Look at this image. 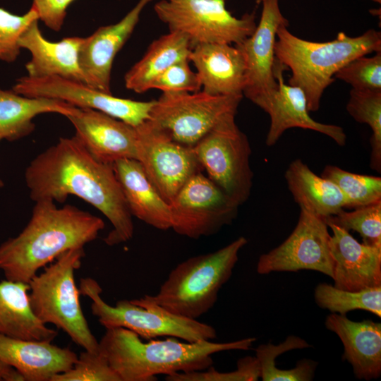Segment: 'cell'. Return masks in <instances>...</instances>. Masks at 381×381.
I'll return each instance as SVG.
<instances>
[{"instance_id":"6da1fadb","label":"cell","mask_w":381,"mask_h":381,"mask_svg":"<svg viewBox=\"0 0 381 381\" xmlns=\"http://www.w3.org/2000/svg\"><path fill=\"white\" fill-rule=\"evenodd\" d=\"M25 181L35 202H64L75 195L98 210L113 229L104 238L113 246L130 241L134 234L127 206L112 164L95 158L78 138H60L27 167Z\"/></svg>"},{"instance_id":"7a4b0ae2","label":"cell","mask_w":381,"mask_h":381,"mask_svg":"<svg viewBox=\"0 0 381 381\" xmlns=\"http://www.w3.org/2000/svg\"><path fill=\"white\" fill-rule=\"evenodd\" d=\"M21 232L0 245V270L6 279L28 284L39 270L62 253L95 240L104 221L75 206L58 207L54 201L35 202Z\"/></svg>"},{"instance_id":"3957f363","label":"cell","mask_w":381,"mask_h":381,"mask_svg":"<svg viewBox=\"0 0 381 381\" xmlns=\"http://www.w3.org/2000/svg\"><path fill=\"white\" fill-rule=\"evenodd\" d=\"M256 341L248 337L217 343L182 342L177 338L152 339L143 342L135 332L123 328L106 329L98 351L107 358L121 381H154L158 375L203 370L213 365L214 353L250 350Z\"/></svg>"},{"instance_id":"277c9868","label":"cell","mask_w":381,"mask_h":381,"mask_svg":"<svg viewBox=\"0 0 381 381\" xmlns=\"http://www.w3.org/2000/svg\"><path fill=\"white\" fill-rule=\"evenodd\" d=\"M282 25L277 31L276 61L291 71L289 85L305 93L308 111H316L325 90L334 81L335 73L351 60L381 51V33L369 30L358 37L341 32L329 42L301 39Z\"/></svg>"},{"instance_id":"5b68a950","label":"cell","mask_w":381,"mask_h":381,"mask_svg":"<svg viewBox=\"0 0 381 381\" xmlns=\"http://www.w3.org/2000/svg\"><path fill=\"white\" fill-rule=\"evenodd\" d=\"M247 243L248 240L240 236L214 252L180 262L150 298L176 315L197 320L214 306L219 290L232 275L240 250Z\"/></svg>"},{"instance_id":"8992f818","label":"cell","mask_w":381,"mask_h":381,"mask_svg":"<svg viewBox=\"0 0 381 381\" xmlns=\"http://www.w3.org/2000/svg\"><path fill=\"white\" fill-rule=\"evenodd\" d=\"M84 256V248L60 255L30 279L28 297L31 310L41 322L62 329L84 350L97 352L99 341L83 314L74 279Z\"/></svg>"},{"instance_id":"52a82bcc","label":"cell","mask_w":381,"mask_h":381,"mask_svg":"<svg viewBox=\"0 0 381 381\" xmlns=\"http://www.w3.org/2000/svg\"><path fill=\"white\" fill-rule=\"evenodd\" d=\"M78 289L80 294L91 299L92 314L105 329L123 327L146 340L172 337L197 342L217 337L212 325L176 315L157 304L149 295L119 300L115 306H110L102 298V289L95 279L81 278Z\"/></svg>"},{"instance_id":"ba28073f","label":"cell","mask_w":381,"mask_h":381,"mask_svg":"<svg viewBox=\"0 0 381 381\" xmlns=\"http://www.w3.org/2000/svg\"><path fill=\"white\" fill-rule=\"evenodd\" d=\"M154 11L169 31L186 35L192 49L201 44H240L257 25L254 12L236 18L226 0H159Z\"/></svg>"},{"instance_id":"9c48e42d","label":"cell","mask_w":381,"mask_h":381,"mask_svg":"<svg viewBox=\"0 0 381 381\" xmlns=\"http://www.w3.org/2000/svg\"><path fill=\"white\" fill-rule=\"evenodd\" d=\"M229 115L202 137L193 149L207 177L237 205L248 199L253 173L248 139Z\"/></svg>"},{"instance_id":"30bf717a","label":"cell","mask_w":381,"mask_h":381,"mask_svg":"<svg viewBox=\"0 0 381 381\" xmlns=\"http://www.w3.org/2000/svg\"><path fill=\"white\" fill-rule=\"evenodd\" d=\"M243 95H212L205 92H162L148 119L174 140L193 147L229 115H236Z\"/></svg>"},{"instance_id":"8fae6325","label":"cell","mask_w":381,"mask_h":381,"mask_svg":"<svg viewBox=\"0 0 381 381\" xmlns=\"http://www.w3.org/2000/svg\"><path fill=\"white\" fill-rule=\"evenodd\" d=\"M171 229L198 239L231 224L238 205L202 171L194 174L170 202Z\"/></svg>"},{"instance_id":"7c38bea8","label":"cell","mask_w":381,"mask_h":381,"mask_svg":"<svg viewBox=\"0 0 381 381\" xmlns=\"http://www.w3.org/2000/svg\"><path fill=\"white\" fill-rule=\"evenodd\" d=\"M135 128L137 160L157 191L170 203L183 186L202 171L193 147L174 140L149 120Z\"/></svg>"},{"instance_id":"4fadbf2b","label":"cell","mask_w":381,"mask_h":381,"mask_svg":"<svg viewBox=\"0 0 381 381\" xmlns=\"http://www.w3.org/2000/svg\"><path fill=\"white\" fill-rule=\"evenodd\" d=\"M18 94L61 100L79 108L102 111L137 127L150 119L155 100L136 101L114 97L84 83L59 76L19 78L12 87Z\"/></svg>"},{"instance_id":"5bb4252c","label":"cell","mask_w":381,"mask_h":381,"mask_svg":"<svg viewBox=\"0 0 381 381\" xmlns=\"http://www.w3.org/2000/svg\"><path fill=\"white\" fill-rule=\"evenodd\" d=\"M327 228L324 218L301 209L298 222L289 237L260 256L257 272L267 274L306 270L321 272L332 279L334 262Z\"/></svg>"},{"instance_id":"9a60e30c","label":"cell","mask_w":381,"mask_h":381,"mask_svg":"<svg viewBox=\"0 0 381 381\" xmlns=\"http://www.w3.org/2000/svg\"><path fill=\"white\" fill-rule=\"evenodd\" d=\"M261 3L260 20L253 33L235 44L241 51L246 65L243 95L260 108L277 89L274 73L277 31L282 25H289L280 11L279 0H261Z\"/></svg>"},{"instance_id":"2e32d148","label":"cell","mask_w":381,"mask_h":381,"mask_svg":"<svg viewBox=\"0 0 381 381\" xmlns=\"http://www.w3.org/2000/svg\"><path fill=\"white\" fill-rule=\"evenodd\" d=\"M66 117L73 126L75 135L99 161L113 164L121 159L137 160L135 127L89 108L75 107Z\"/></svg>"},{"instance_id":"e0dca14e","label":"cell","mask_w":381,"mask_h":381,"mask_svg":"<svg viewBox=\"0 0 381 381\" xmlns=\"http://www.w3.org/2000/svg\"><path fill=\"white\" fill-rule=\"evenodd\" d=\"M153 0H139L119 22L98 28L84 37L80 64L86 84L107 93L111 91L113 62L133 33L142 11Z\"/></svg>"},{"instance_id":"ac0fdd59","label":"cell","mask_w":381,"mask_h":381,"mask_svg":"<svg viewBox=\"0 0 381 381\" xmlns=\"http://www.w3.org/2000/svg\"><path fill=\"white\" fill-rule=\"evenodd\" d=\"M334 286L359 291L381 286V248L359 243L344 229L327 223Z\"/></svg>"},{"instance_id":"d6986e66","label":"cell","mask_w":381,"mask_h":381,"mask_svg":"<svg viewBox=\"0 0 381 381\" xmlns=\"http://www.w3.org/2000/svg\"><path fill=\"white\" fill-rule=\"evenodd\" d=\"M274 73L277 89L261 107L270 118L265 140L267 146H273L286 130L292 128L319 132L332 138L339 146H344L346 135L344 129L337 125L318 122L310 117L305 93L298 87L285 84L282 66L277 61Z\"/></svg>"},{"instance_id":"ffe728a7","label":"cell","mask_w":381,"mask_h":381,"mask_svg":"<svg viewBox=\"0 0 381 381\" xmlns=\"http://www.w3.org/2000/svg\"><path fill=\"white\" fill-rule=\"evenodd\" d=\"M38 21H33L19 40L20 48L27 49L31 55L25 66L27 75L59 76L86 84L80 64L84 37H68L57 42L49 41L42 35Z\"/></svg>"},{"instance_id":"44dd1931","label":"cell","mask_w":381,"mask_h":381,"mask_svg":"<svg viewBox=\"0 0 381 381\" xmlns=\"http://www.w3.org/2000/svg\"><path fill=\"white\" fill-rule=\"evenodd\" d=\"M188 60L196 68L203 92L212 95H243L246 65L236 46L198 44L191 49Z\"/></svg>"},{"instance_id":"7402d4cb","label":"cell","mask_w":381,"mask_h":381,"mask_svg":"<svg viewBox=\"0 0 381 381\" xmlns=\"http://www.w3.org/2000/svg\"><path fill=\"white\" fill-rule=\"evenodd\" d=\"M77 354L49 341L23 339L0 334V361L17 370L25 381H50L69 370Z\"/></svg>"},{"instance_id":"603a6c76","label":"cell","mask_w":381,"mask_h":381,"mask_svg":"<svg viewBox=\"0 0 381 381\" xmlns=\"http://www.w3.org/2000/svg\"><path fill=\"white\" fill-rule=\"evenodd\" d=\"M325 327L344 346L343 359L359 380L377 379L381 375V324L370 320L353 321L345 315L331 313Z\"/></svg>"},{"instance_id":"cb8c5ba5","label":"cell","mask_w":381,"mask_h":381,"mask_svg":"<svg viewBox=\"0 0 381 381\" xmlns=\"http://www.w3.org/2000/svg\"><path fill=\"white\" fill-rule=\"evenodd\" d=\"M112 165L131 215L157 229H171L170 205L149 181L140 163L121 159Z\"/></svg>"},{"instance_id":"d4e9b609","label":"cell","mask_w":381,"mask_h":381,"mask_svg":"<svg viewBox=\"0 0 381 381\" xmlns=\"http://www.w3.org/2000/svg\"><path fill=\"white\" fill-rule=\"evenodd\" d=\"M284 177L300 209L325 219L348 208L347 200L336 184L318 176L300 159L289 164Z\"/></svg>"},{"instance_id":"484cf974","label":"cell","mask_w":381,"mask_h":381,"mask_svg":"<svg viewBox=\"0 0 381 381\" xmlns=\"http://www.w3.org/2000/svg\"><path fill=\"white\" fill-rule=\"evenodd\" d=\"M28 291V284L6 279L0 282V334L52 341L57 331L47 327L32 313Z\"/></svg>"},{"instance_id":"4316f807","label":"cell","mask_w":381,"mask_h":381,"mask_svg":"<svg viewBox=\"0 0 381 381\" xmlns=\"http://www.w3.org/2000/svg\"><path fill=\"white\" fill-rule=\"evenodd\" d=\"M75 107L61 100L27 97L0 87V139H21L35 130L33 119L37 116L56 113L66 116Z\"/></svg>"},{"instance_id":"83f0119b","label":"cell","mask_w":381,"mask_h":381,"mask_svg":"<svg viewBox=\"0 0 381 381\" xmlns=\"http://www.w3.org/2000/svg\"><path fill=\"white\" fill-rule=\"evenodd\" d=\"M192 46L188 37L169 31L154 40L144 56L125 74L128 90L142 94L150 90L153 80L174 64L188 59Z\"/></svg>"},{"instance_id":"f1b7e54d","label":"cell","mask_w":381,"mask_h":381,"mask_svg":"<svg viewBox=\"0 0 381 381\" xmlns=\"http://www.w3.org/2000/svg\"><path fill=\"white\" fill-rule=\"evenodd\" d=\"M314 298L319 307L332 313L362 310L381 317V286L352 291L320 283L315 288Z\"/></svg>"},{"instance_id":"f546056e","label":"cell","mask_w":381,"mask_h":381,"mask_svg":"<svg viewBox=\"0 0 381 381\" xmlns=\"http://www.w3.org/2000/svg\"><path fill=\"white\" fill-rule=\"evenodd\" d=\"M348 113L358 123H366L372 131L370 139V168L381 172V89H351L346 104Z\"/></svg>"},{"instance_id":"4dcf8cb0","label":"cell","mask_w":381,"mask_h":381,"mask_svg":"<svg viewBox=\"0 0 381 381\" xmlns=\"http://www.w3.org/2000/svg\"><path fill=\"white\" fill-rule=\"evenodd\" d=\"M320 176L333 182L348 202V208H356L381 201V177L347 171L334 165H327Z\"/></svg>"},{"instance_id":"1f68e13d","label":"cell","mask_w":381,"mask_h":381,"mask_svg":"<svg viewBox=\"0 0 381 381\" xmlns=\"http://www.w3.org/2000/svg\"><path fill=\"white\" fill-rule=\"evenodd\" d=\"M325 221L348 231H355L361 236L363 243L381 248V201L349 212L344 209Z\"/></svg>"},{"instance_id":"d6a6232c","label":"cell","mask_w":381,"mask_h":381,"mask_svg":"<svg viewBox=\"0 0 381 381\" xmlns=\"http://www.w3.org/2000/svg\"><path fill=\"white\" fill-rule=\"evenodd\" d=\"M35 20H39L36 10L31 6L23 15H16L0 8V61H15L20 54L19 40Z\"/></svg>"},{"instance_id":"836d02e7","label":"cell","mask_w":381,"mask_h":381,"mask_svg":"<svg viewBox=\"0 0 381 381\" xmlns=\"http://www.w3.org/2000/svg\"><path fill=\"white\" fill-rule=\"evenodd\" d=\"M50 381H121L107 358L98 351H84L67 371L54 375Z\"/></svg>"},{"instance_id":"e575fe53","label":"cell","mask_w":381,"mask_h":381,"mask_svg":"<svg viewBox=\"0 0 381 381\" xmlns=\"http://www.w3.org/2000/svg\"><path fill=\"white\" fill-rule=\"evenodd\" d=\"M334 78L347 83L352 89H381V51L370 57L351 60L335 73Z\"/></svg>"},{"instance_id":"d590c367","label":"cell","mask_w":381,"mask_h":381,"mask_svg":"<svg viewBox=\"0 0 381 381\" xmlns=\"http://www.w3.org/2000/svg\"><path fill=\"white\" fill-rule=\"evenodd\" d=\"M260 369L255 356H246L237 362V368L231 372L217 371L212 365L203 370L178 373L166 375L167 381H256Z\"/></svg>"},{"instance_id":"8d00e7d4","label":"cell","mask_w":381,"mask_h":381,"mask_svg":"<svg viewBox=\"0 0 381 381\" xmlns=\"http://www.w3.org/2000/svg\"><path fill=\"white\" fill-rule=\"evenodd\" d=\"M310 347V345L302 338L290 335L281 344L274 345L272 343L260 344L255 349L260 369V378L263 381H288L291 377L289 370L277 369L275 359L282 353L294 350Z\"/></svg>"},{"instance_id":"74e56055","label":"cell","mask_w":381,"mask_h":381,"mask_svg":"<svg viewBox=\"0 0 381 381\" xmlns=\"http://www.w3.org/2000/svg\"><path fill=\"white\" fill-rule=\"evenodd\" d=\"M202 87L196 71L191 70L189 60L179 61L158 75L152 82L150 89H158L162 92H195Z\"/></svg>"},{"instance_id":"f35d334b","label":"cell","mask_w":381,"mask_h":381,"mask_svg":"<svg viewBox=\"0 0 381 381\" xmlns=\"http://www.w3.org/2000/svg\"><path fill=\"white\" fill-rule=\"evenodd\" d=\"M75 0H32V6L36 10L39 20L49 29L59 32L64 25L67 9Z\"/></svg>"},{"instance_id":"ab89813d","label":"cell","mask_w":381,"mask_h":381,"mask_svg":"<svg viewBox=\"0 0 381 381\" xmlns=\"http://www.w3.org/2000/svg\"><path fill=\"white\" fill-rule=\"evenodd\" d=\"M0 381H25L15 368L0 361Z\"/></svg>"},{"instance_id":"60d3db41","label":"cell","mask_w":381,"mask_h":381,"mask_svg":"<svg viewBox=\"0 0 381 381\" xmlns=\"http://www.w3.org/2000/svg\"><path fill=\"white\" fill-rule=\"evenodd\" d=\"M1 140L0 139V141H1ZM3 186H4V183H3V181L0 179V188H2Z\"/></svg>"}]
</instances>
